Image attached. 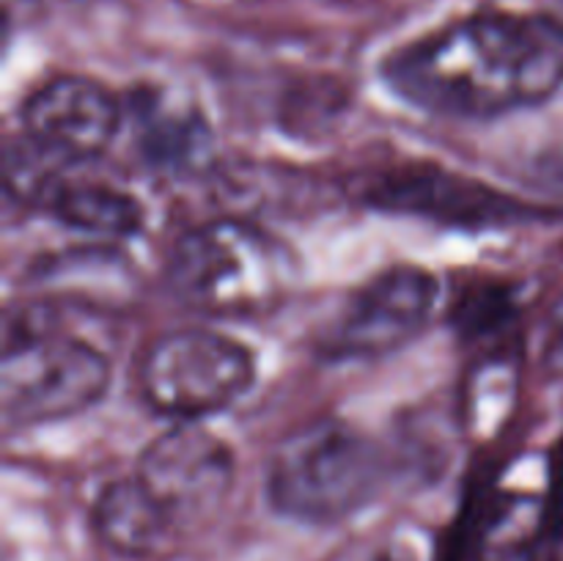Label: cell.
<instances>
[{"instance_id": "13", "label": "cell", "mask_w": 563, "mask_h": 561, "mask_svg": "<svg viewBox=\"0 0 563 561\" xmlns=\"http://www.w3.org/2000/svg\"><path fill=\"white\" fill-rule=\"evenodd\" d=\"M553 534L548 498L533 493H500L478 522L473 561H539Z\"/></svg>"}, {"instance_id": "1", "label": "cell", "mask_w": 563, "mask_h": 561, "mask_svg": "<svg viewBox=\"0 0 563 561\" xmlns=\"http://www.w3.org/2000/svg\"><path fill=\"white\" fill-rule=\"evenodd\" d=\"M379 75L421 113L504 119L563 88V22L533 11H476L396 47Z\"/></svg>"}, {"instance_id": "5", "label": "cell", "mask_w": 563, "mask_h": 561, "mask_svg": "<svg viewBox=\"0 0 563 561\" xmlns=\"http://www.w3.org/2000/svg\"><path fill=\"white\" fill-rule=\"evenodd\" d=\"M256 385V358L214 328H176L146 346L137 388L148 410L174 424H203L231 410Z\"/></svg>"}, {"instance_id": "8", "label": "cell", "mask_w": 563, "mask_h": 561, "mask_svg": "<svg viewBox=\"0 0 563 561\" xmlns=\"http://www.w3.org/2000/svg\"><path fill=\"white\" fill-rule=\"evenodd\" d=\"M126 124V105L104 82L58 75L42 82L20 108V135L60 168L102 157Z\"/></svg>"}, {"instance_id": "7", "label": "cell", "mask_w": 563, "mask_h": 561, "mask_svg": "<svg viewBox=\"0 0 563 561\" xmlns=\"http://www.w3.org/2000/svg\"><path fill=\"white\" fill-rule=\"evenodd\" d=\"M132 473L185 534L229 498L236 460L231 446L203 424H174L146 443Z\"/></svg>"}, {"instance_id": "4", "label": "cell", "mask_w": 563, "mask_h": 561, "mask_svg": "<svg viewBox=\"0 0 563 561\" xmlns=\"http://www.w3.org/2000/svg\"><path fill=\"white\" fill-rule=\"evenodd\" d=\"M110 358L82 336L60 330L44 311H20L5 324L0 413L9 429L66 421L108 396Z\"/></svg>"}, {"instance_id": "10", "label": "cell", "mask_w": 563, "mask_h": 561, "mask_svg": "<svg viewBox=\"0 0 563 561\" xmlns=\"http://www.w3.org/2000/svg\"><path fill=\"white\" fill-rule=\"evenodd\" d=\"M36 209L69 231L97 240H130L146 226L141 198L113 182L69 174V168L49 179Z\"/></svg>"}, {"instance_id": "9", "label": "cell", "mask_w": 563, "mask_h": 561, "mask_svg": "<svg viewBox=\"0 0 563 561\" xmlns=\"http://www.w3.org/2000/svg\"><path fill=\"white\" fill-rule=\"evenodd\" d=\"M366 204L385 212L416 215V218L438 220L451 226H511L522 218H531L533 209L484 182L460 176L445 168H396L372 179L361 193Z\"/></svg>"}, {"instance_id": "11", "label": "cell", "mask_w": 563, "mask_h": 561, "mask_svg": "<svg viewBox=\"0 0 563 561\" xmlns=\"http://www.w3.org/2000/svg\"><path fill=\"white\" fill-rule=\"evenodd\" d=\"M91 526L99 542L124 559H154L181 537L174 517L143 487L135 473L113 479L99 490Z\"/></svg>"}, {"instance_id": "6", "label": "cell", "mask_w": 563, "mask_h": 561, "mask_svg": "<svg viewBox=\"0 0 563 561\" xmlns=\"http://www.w3.org/2000/svg\"><path fill=\"white\" fill-rule=\"evenodd\" d=\"M440 306V280L418 264H394L357 286L319 330L328 361H374L401 350L427 330Z\"/></svg>"}, {"instance_id": "2", "label": "cell", "mask_w": 563, "mask_h": 561, "mask_svg": "<svg viewBox=\"0 0 563 561\" xmlns=\"http://www.w3.org/2000/svg\"><path fill=\"white\" fill-rule=\"evenodd\" d=\"M168 286L190 311L258 319L278 311L300 280L295 251L264 226L225 215L187 229L165 264Z\"/></svg>"}, {"instance_id": "12", "label": "cell", "mask_w": 563, "mask_h": 561, "mask_svg": "<svg viewBox=\"0 0 563 561\" xmlns=\"http://www.w3.org/2000/svg\"><path fill=\"white\" fill-rule=\"evenodd\" d=\"M135 124V143L141 157L154 170L165 174H185L207 163L212 152V132L203 121L201 110L192 105L174 102L163 94H148L137 105H132Z\"/></svg>"}, {"instance_id": "3", "label": "cell", "mask_w": 563, "mask_h": 561, "mask_svg": "<svg viewBox=\"0 0 563 561\" xmlns=\"http://www.w3.org/2000/svg\"><path fill=\"white\" fill-rule=\"evenodd\" d=\"M390 454L346 418L324 416L291 429L273 451L264 476L269 506L302 526H339L385 493Z\"/></svg>"}]
</instances>
